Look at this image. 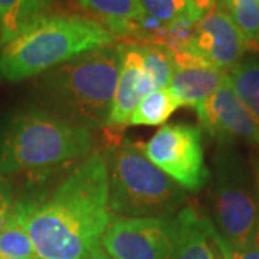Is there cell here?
I'll list each match as a JSON object with an SVG mask.
<instances>
[{
	"mask_svg": "<svg viewBox=\"0 0 259 259\" xmlns=\"http://www.w3.org/2000/svg\"><path fill=\"white\" fill-rule=\"evenodd\" d=\"M29 206L26 231L37 259H83L101 245L111 223L108 167L102 151H91Z\"/></svg>",
	"mask_w": 259,
	"mask_h": 259,
	"instance_id": "obj_1",
	"label": "cell"
},
{
	"mask_svg": "<svg viewBox=\"0 0 259 259\" xmlns=\"http://www.w3.org/2000/svg\"><path fill=\"white\" fill-rule=\"evenodd\" d=\"M120 45L97 48L44 75L47 111L90 130H105L120 75Z\"/></svg>",
	"mask_w": 259,
	"mask_h": 259,
	"instance_id": "obj_2",
	"label": "cell"
},
{
	"mask_svg": "<svg viewBox=\"0 0 259 259\" xmlns=\"http://www.w3.org/2000/svg\"><path fill=\"white\" fill-rule=\"evenodd\" d=\"M117 36L95 19L51 15L0 52V83L18 82L55 68L93 49L115 44Z\"/></svg>",
	"mask_w": 259,
	"mask_h": 259,
	"instance_id": "obj_3",
	"label": "cell"
},
{
	"mask_svg": "<svg viewBox=\"0 0 259 259\" xmlns=\"http://www.w3.org/2000/svg\"><path fill=\"white\" fill-rule=\"evenodd\" d=\"M94 148L93 130L47 110L18 112L0 124V176L65 166Z\"/></svg>",
	"mask_w": 259,
	"mask_h": 259,
	"instance_id": "obj_4",
	"label": "cell"
},
{
	"mask_svg": "<svg viewBox=\"0 0 259 259\" xmlns=\"http://www.w3.org/2000/svg\"><path fill=\"white\" fill-rule=\"evenodd\" d=\"M110 209L124 218H173L185 207V190L156 167L140 143L108 146Z\"/></svg>",
	"mask_w": 259,
	"mask_h": 259,
	"instance_id": "obj_5",
	"label": "cell"
},
{
	"mask_svg": "<svg viewBox=\"0 0 259 259\" xmlns=\"http://www.w3.org/2000/svg\"><path fill=\"white\" fill-rule=\"evenodd\" d=\"M212 223L235 248L259 242V187L245 158L233 146H219L213 156Z\"/></svg>",
	"mask_w": 259,
	"mask_h": 259,
	"instance_id": "obj_6",
	"label": "cell"
},
{
	"mask_svg": "<svg viewBox=\"0 0 259 259\" xmlns=\"http://www.w3.org/2000/svg\"><path fill=\"white\" fill-rule=\"evenodd\" d=\"M147 158L183 190L199 192L210 180L202 130L190 124H164L144 146Z\"/></svg>",
	"mask_w": 259,
	"mask_h": 259,
	"instance_id": "obj_7",
	"label": "cell"
},
{
	"mask_svg": "<svg viewBox=\"0 0 259 259\" xmlns=\"http://www.w3.org/2000/svg\"><path fill=\"white\" fill-rule=\"evenodd\" d=\"M101 246L112 259H173V218L114 216Z\"/></svg>",
	"mask_w": 259,
	"mask_h": 259,
	"instance_id": "obj_8",
	"label": "cell"
},
{
	"mask_svg": "<svg viewBox=\"0 0 259 259\" xmlns=\"http://www.w3.org/2000/svg\"><path fill=\"white\" fill-rule=\"evenodd\" d=\"M248 45L246 37L216 0L212 9L194 23L192 35L180 52L194 56L226 74L243 58Z\"/></svg>",
	"mask_w": 259,
	"mask_h": 259,
	"instance_id": "obj_9",
	"label": "cell"
},
{
	"mask_svg": "<svg viewBox=\"0 0 259 259\" xmlns=\"http://www.w3.org/2000/svg\"><path fill=\"white\" fill-rule=\"evenodd\" d=\"M200 127L219 146H259V124L225 76L219 90L196 108Z\"/></svg>",
	"mask_w": 259,
	"mask_h": 259,
	"instance_id": "obj_10",
	"label": "cell"
},
{
	"mask_svg": "<svg viewBox=\"0 0 259 259\" xmlns=\"http://www.w3.org/2000/svg\"><path fill=\"white\" fill-rule=\"evenodd\" d=\"M120 75L112 100L111 112L105 130L121 131L128 125V120L139 102L154 93V87L143 66V52L139 42H121Z\"/></svg>",
	"mask_w": 259,
	"mask_h": 259,
	"instance_id": "obj_11",
	"label": "cell"
},
{
	"mask_svg": "<svg viewBox=\"0 0 259 259\" xmlns=\"http://www.w3.org/2000/svg\"><path fill=\"white\" fill-rule=\"evenodd\" d=\"M173 59L175 74L167 90L180 107L196 108L219 90L226 76L222 71L185 52L173 54Z\"/></svg>",
	"mask_w": 259,
	"mask_h": 259,
	"instance_id": "obj_12",
	"label": "cell"
},
{
	"mask_svg": "<svg viewBox=\"0 0 259 259\" xmlns=\"http://www.w3.org/2000/svg\"><path fill=\"white\" fill-rule=\"evenodd\" d=\"M175 253L173 259H223L219 232L212 221L187 204L173 216Z\"/></svg>",
	"mask_w": 259,
	"mask_h": 259,
	"instance_id": "obj_13",
	"label": "cell"
},
{
	"mask_svg": "<svg viewBox=\"0 0 259 259\" xmlns=\"http://www.w3.org/2000/svg\"><path fill=\"white\" fill-rule=\"evenodd\" d=\"M54 0H0V45L5 47L42 19L54 15Z\"/></svg>",
	"mask_w": 259,
	"mask_h": 259,
	"instance_id": "obj_14",
	"label": "cell"
},
{
	"mask_svg": "<svg viewBox=\"0 0 259 259\" xmlns=\"http://www.w3.org/2000/svg\"><path fill=\"white\" fill-rule=\"evenodd\" d=\"M29 206L26 200H19L6 228L0 232V259L36 258L32 241L26 231Z\"/></svg>",
	"mask_w": 259,
	"mask_h": 259,
	"instance_id": "obj_15",
	"label": "cell"
},
{
	"mask_svg": "<svg viewBox=\"0 0 259 259\" xmlns=\"http://www.w3.org/2000/svg\"><path fill=\"white\" fill-rule=\"evenodd\" d=\"M226 76L238 98L259 124V58L241 59Z\"/></svg>",
	"mask_w": 259,
	"mask_h": 259,
	"instance_id": "obj_16",
	"label": "cell"
},
{
	"mask_svg": "<svg viewBox=\"0 0 259 259\" xmlns=\"http://www.w3.org/2000/svg\"><path fill=\"white\" fill-rule=\"evenodd\" d=\"M81 6L101 18V22L115 35L118 29L141 19L146 12L140 0H78Z\"/></svg>",
	"mask_w": 259,
	"mask_h": 259,
	"instance_id": "obj_17",
	"label": "cell"
},
{
	"mask_svg": "<svg viewBox=\"0 0 259 259\" xmlns=\"http://www.w3.org/2000/svg\"><path fill=\"white\" fill-rule=\"evenodd\" d=\"M180 108V104L171 93L164 88L146 95L128 120V125H160L166 122L170 115Z\"/></svg>",
	"mask_w": 259,
	"mask_h": 259,
	"instance_id": "obj_18",
	"label": "cell"
},
{
	"mask_svg": "<svg viewBox=\"0 0 259 259\" xmlns=\"http://www.w3.org/2000/svg\"><path fill=\"white\" fill-rule=\"evenodd\" d=\"M140 44V42H139ZM143 52L144 72L150 78L154 90H164L175 74L173 52L160 44H140Z\"/></svg>",
	"mask_w": 259,
	"mask_h": 259,
	"instance_id": "obj_19",
	"label": "cell"
},
{
	"mask_svg": "<svg viewBox=\"0 0 259 259\" xmlns=\"http://www.w3.org/2000/svg\"><path fill=\"white\" fill-rule=\"evenodd\" d=\"M148 16L160 23L173 26L177 23H197L202 16L192 0H140Z\"/></svg>",
	"mask_w": 259,
	"mask_h": 259,
	"instance_id": "obj_20",
	"label": "cell"
},
{
	"mask_svg": "<svg viewBox=\"0 0 259 259\" xmlns=\"http://www.w3.org/2000/svg\"><path fill=\"white\" fill-rule=\"evenodd\" d=\"M249 44L259 40V0H218Z\"/></svg>",
	"mask_w": 259,
	"mask_h": 259,
	"instance_id": "obj_21",
	"label": "cell"
},
{
	"mask_svg": "<svg viewBox=\"0 0 259 259\" xmlns=\"http://www.w3.org/2000/svg\"><path fill=\"white\" fill-rule=\"evenodd\" d=\"M16 200L13 197V190L6 176H0V232L6 228L12 214L15 212Z\"/></svg>",
	"mask_w": 259,
	"mask_h": 259,
	"instance_id": "obj_22",
	"label": "cell"
},
{
	"mask_svg": "<svg viewBox=\"0 0 259 259\" xmlns=\"http://www.w3.org/2000/svg\"><path fill=\"white\" fill-rule=\"evenodd\" d=\"M219 246L223 259H259V242L246 248H235L225 241L219 233Z\"/></svg>",
	"mask_w": 259,
	"mask_h": 259,
	"instance_id": "obj_23",
	"label": "cell"
},
{
	"mask_svg": "<svg viewBox=\"0 0 259 259\" xmlns=\"http://www.w3.org/2000/svg\"><path fill=\"white\" fill-rule=\"evenodd\" d=\"M192 2H193L194 8L197 9L202 18L216 5V0H192Z\"/></svg>",
	"mask_w": 259,
	"mask_h": 259,
	"instance_id": "obj_24",
	"label": "cell"
},
{
	"mask_svg": "<svg viewBox=\"0 0 259 259\" xmlns=\"http://www.w3.org/2000/svg\"><path fill=\"white\" fill-rule=\"evenodd\" d=\"M83 259H112L107 252H105V249L102 248L101 245L100 246H97L95 249H93L87 256Z\"/></svg>",
	"mask_w": 259,
	"mask_h": 259,
	"instance_id": "obj_25",
	"label": "cell"
},
{
	"mask_svg": "<svg viewBox=\"0 0 259 259\" xmlns=\"http://www.w3.org/2000/svg\"><path fill=\"white\" fill-rule=\"evenodd\" d=\"M255 177H256V182H258V187H259V154H258V158H256V163H255Z\"/></svg>",
	"mask_w": 259,
	"mask_h": 259,
	"instance_id": "obj_26",
	"label": "cell"
},
{
	"mask_svg": "<svg viewBox=\"0 0 259 259\" xmlns=\"http://www.w3.org/2000/svg\"><path fill=\"white\" fill-rule=\"evenodd\" d=\"M13 259H37V258H13Z\"/></svg>",
	"mask_w": 259,
	"mask_h": 259,
	"instance_id": "obj_27",
	"label": "cell"
},
{
	"mask_svg": "<svg viewBox=\"0 0 259 259\" xmlns=\"http://www.w3.org/2000/svg\"><path fill=\"white\" fill-rule=\"evenodd\" d=\"M256 44H258V45H259V40H258V42H256Z\"/></svg>",
	"mask_w": 259,
	"mask_h": 259,
	"instance_id": "obj_28",
	"label": "cell"
}]
</instances>
